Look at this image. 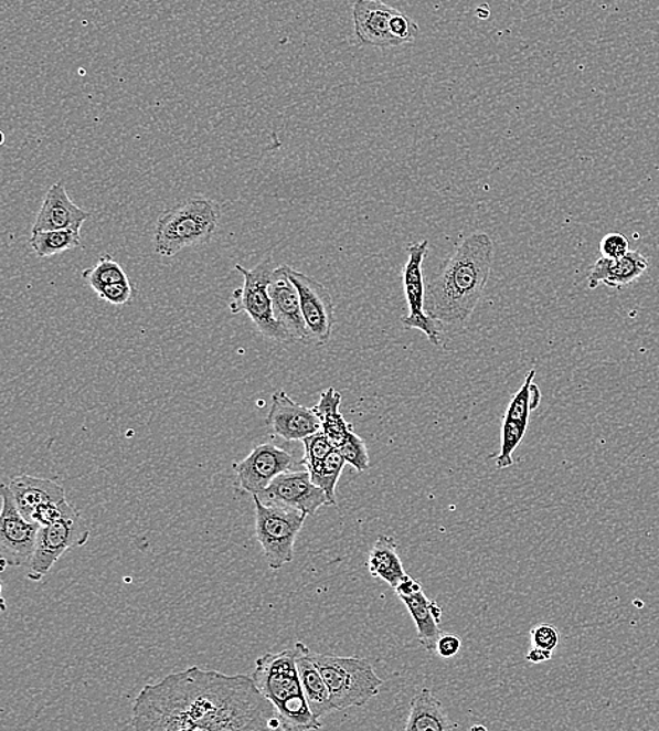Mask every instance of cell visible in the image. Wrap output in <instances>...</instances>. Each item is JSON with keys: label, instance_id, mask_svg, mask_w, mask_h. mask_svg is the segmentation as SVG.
<instances>
[{"label": "cell", "instance_id": "cell-1", "mask_svg": "<svg viewBox=\"0 0 659 731\" xmlns=\"http://www.w3.org/2000/svg\"><path fill=\"white\" fill-rule=\"evenodd\" d=\"M131 725L138 731L281 730L254 678L200 667L146 685L134 700Z\"/></svg>", "mask_w": 659, "mask_h": 731}, {"label": "cell", "instance_id": "cell-2", "mask_svg": "<svg viewBox=\"0 0 659 731\" xmlns=\"http://www.w3.org/2000/svg\"><path fill=\"white\" fill-rule=\"evenodd\" d=\"M493 255L491 236L481 231L467 235L427 283L426 312L439 324L443 338L466 331L491 276Z\"/></svg>", "mask_w": 659, "mask_h": 731}, {"label": "cell", "instance_id": "cell-3", "mask_svg": "<svg viewBox=\"0 0 659 731\" xmlns=\"http://www.w3.org/2000/svg\"><path fill=\"white\" fill-rule=\"evenodd\" d=\"M252 678L275 707L281 730L304 731L322 728L311 712L298 674L296 650L266 653L257 658Z\"/></svg>", "mask_w": 659, "mask_h": 731}, {"label": "cell", "instance_id": "cell-4", "mask_svg": "<svg viewBox=\"0 0 659 731\" xmlns=\"http://www.w3.org/2000/svg\"><path fill=\"white\" fill-rule=\"evenodd\" d=\"M219 205L204 198H192L164 211L157 221L156 252L172 257L180 251L208 244L219 229Z\"/></svg>", "mask_w": 659, "mask_h": 731}, {"label": "cell", "instance_id": "cell-5", "mask_svg": "<svg viewBox=\"0 0 659 731\" xmlns=\"http://www.w3.org/2000/svg\"><path fill=\"white\" fill-rule=\"evenodd\" d=\"M310 654L326 679L334 710L364 707L369 700L378 697L384 685L372 664L363 658Z\"/></svg>", "mask_w": 659, "mask_h": 731}, {"label": "cell", "instance_id": "cell-6", "mask_svg": "<svg viewBox=\"0 0 659 731\" xmlns=\"http://www.w3.org/2000/svg\"><path fill=\"white\" fill-rule=\"evenodd\" d=\"M354 34L363 45L393 49L414 43L419 38V25L408 14L381 2L357 0L353 4Z\"/></svg>", "mask_w": 659, "mask_h": 731}, {"label": "cell", "instance_id": "cell-7", "mask_svg": "<svg viewBox=\"0 0 659 731\" xmlns=\"http://www.w3.org/2000/svg\"><path fill=\"white\" fill-rule=\"evenodd\" d=\"M236 271L244 276V286L234 292L233 300L230 304L231 312L248 314L257 331L270 341L295 342L290 333L277 322L275 312H273L269 286L275 267H273L272 256H267L254 269H245L244 266L236 265Z\"/></svg>", "mask_w": 659, "mask_h": 731}, {"label": "cell", "instance_id": "cell-8", "mask_svg": "<svg viewBox=\"0 0 659 731\" xmlns=\"http://www.w3.org/2000/svg\"><path fill=\"white\" fill-rule=\"evenodd\" d=\"M255 502V532L272 570H280L295 559V544L307 515L297 509L266 504L257 496Z\"/></svg>", "mask_w": 659, "mask_h": 731}, {"label": "cell", "instance_id": "cell-9", "mask_svg": "<svg viewBox=\"0 0 659 731\" xmlns=\"http://www.w3.org/2000/svg\"><path fill=\"white\" fill-rule=\"evenodd\" d=\"M89 537L91 529L86 527L78 509L66 502L63 517L40 528L28 579L35 583L43 580L54 568L56 561L70 550L82 548Z\"/></svg>", "mask_w": 659, "mask_h": 731}, {"label": "cell", "instance_id": "cell-10", "mask_svg": "<svg viewBox=\"0 0 659 731\" xmlns=\"http://www.w3.org/2000/svg\"><path fill=\"white\" fill-rule=\"evenodd\" d=\"M408 261L403 271L405 300L408 304V316L401 318L406 329H418L435 347H442L443 332L439 324L426 312V285L424 277L425 257L429 254V241L424 240L406 246Z\"/></svg>", "mask_w": 659, "mask_h": 731}, {"label": "cell", "instance_id": "cell-11", "mask_svg": "<svg viewBox=\"0 0 659 731\" xmlns=\"http://www.w3.org/2000/svg\"><path fill=\"white\" fill-rule=\"evenodd\" d=\"M39 522L29 521L20 513L8 484L2 486V517H0V558L3 569L30 568L38 543Z\"/></svg>", "mask_w": 659, "mask_h": 731}, {"label": "cell", "instance_id": "cell-12", "mask_svg": "<svg viewBox=\"0 0 659 731\" xmlns=\"http://www.w3.org/2000/svg\"><path fill=\"white\" fill-rule=\"evenodd\" d=\"M287 275L300 295L304 321L310 332L311 342L323 347L332 338L334 306L328 288L304 273L287 266Z\"/></svg>", "mask_w": 659, "mask_h": 731}, {"label": "cell", "instance_id": "cell-13", "mask_svg": "<svg viewBox=\"0 0 659 731\" xmlns=\"http://www.w3.org/2000/svg\"><path fill=\"white\" fill-rule=\"evenodd\" d=\"M255 496L266 504L297 509L307 517H312L323 506H331L327 494L313 484L308 470L281 473L266 490Z\"/></svg>", "mask_w": 659, "mask_h": 731}, {"label": "cell", "instance_id": "cell-14", "mask_svg": "<svg viewBox=\"0 0 659 731\" xmlns=\"http://www.w3.org/2000/svg\"><path fill=\"white\" fill-rule=\"evenodd\" d=\"M293 462L290 453L275 444L256 446L244 460L233 465L236 487L240 492L261 494L277 476L290 470Z\"/></svg>", "mask_w": 659, "mask_h": 731}, {"label": "cell", "instance_id": "cell-15", "mask_svg": "<svg viewBox=\"0 0 659 731\" xmlns=\"http://www.w3.org/2000/svg\"><path fill=\"white\" fill-rule=\"evenodd\" d=\"M266 425L273 435L285 441H302L322 428L316 411L296 403L286 391L273 394Z\"/></svg>", "mask_w": 659, "mask_h": 731}, {"label": "cell", "instance_id": "cell-16", "mask_svg": "<svg viewBox=\"0 0 659 731\" xmlns=\"http://www.w3.org/2000/svg\"><path fill=\"white\" fill-rule=\"evenodd\" d=\"M269 293L277 322L290 333L293 341L311 342L310 332L304 321L300 295L287 275V265L273 271Z\"/></svg>", "mask_w": 659, "mask_h": 731}, {"label": "cell", "instance_id": "cell-17", "mask_svg": "<svg viewBox=\"0 0 659 731\" xmlns=\"http://www.w3.org/2000/svg\"><path fill=\"white\" fill-rule=\"evenodd\" d=\"M91 219L89 211L81 209L72 202L65 184L59 182L50 188L41 205L33 233L44 231L72 230L81 233L82 225Z\"/></svg>", "mask_w": 659, "mask_h": 731}, {"label": "cell", "instance_id": "cell-18", "mask_svg": "<svg viewBox=\"0 0 659 731\" xmlns=\"http://www.w3.org/2000/svg\"><path fill=\"white\" fill-rule=\"evenodd\" d=\"M648 259L638 251H628L617 259L600 256L591 267L588 286L594 290L597 286L623 287L631 285L648 271Z\"/></svg>", "mask_w": 659, "mask_h": 731}, {"label": "cell", "instance_id": "cell-19", "mask_svg": "<svg viewBox=\"0 0 659 731\" xmlns=\"http://www.w3.org/2000/svg\"><path fill=\"white\" fill-rule=\"evenodd\" d=\"M8 487L20 513L29 521H33L34 512L45 504L66 501L64 487L45 478L20 475L12 478Z\"/></svg>", "mask_w": 659, "mask_h": 731}, {"label": "cell", "instance_id": "cell-20", "mask_svg": "<svg viewBox=\"0 0 659 731\" xmlns=\"http://www.w3.org/2000/svg\"><path fill=\"white\" fill-rule=\"evenodd\" d=\"M295 650L304 695H306L307 702L310 704L313 716L321 720L323 716L334 710L331 693H329L326 679H323L321 671H319L316 663L312 661L310 648L304 645V643L297 642Z\"/></svg>", "mask_w": 659, "mask_h": 731}, {"label": "cell", "instance_id": "cell-21", "mask_svg": "<svg viewBox=\"0 0 659 731\" xmlns=\"http://www.w3.org/2000/svg\"><path fill=\"white\" fill-rule=\"evenodd\" d=\"M410 718L406 722V731H446L457 729L458 725L451 722L445 708L431 689L422 688L410 703Z\"/></svg>", "mask_w": 659, "mask_h": 731}, {"label": "cell", "instance_id": "cell-22", "mask_svg": "<svg viewBox=\"0 0 659 731\" xmlns=\"http://www.w3.org/2000/svg\"><path fill=\"white\" fill-rule=\"evenodd\" d=\"M368 568L370 574L385 581L394 590L406 575L403 561L396 552L395 540L385 537V534L379 537L372 550H370Z\"/></svg>", "mask_w": 659, "mask_h": 731}, {"label": "cell", "instance_id": "cell-23", "mask_svg": "<svg viewBox=\"0 0 659 731\" xmlns=\"http://www.w3.org/2000/svg\"><path fill=\"white\" fill-rule=\"evenodd\" d=\"M341 403V393H338L333 388H329L323 391L319 403L313 406V411H316L319 420H321V430L334 449H338L343 444V441L347 439L350 431H353L352 425L344 421L341 411H339Z\"/></svg>", "mask_w": 659, "mask_h": 731}, {"label": "cell", "instance_id": "cell-24", "mask_svg": "<svg viewBox=\"0 0 659 731\" xmlns=\"http://www.w3.org/2000/svg\"><path fill=\"white\" fill-rule=\"evenodd\" d=\"M401 601L408 607L412 619L415 622L421 646L426 651L436 653L437 640L442 633L439 622L432 614V600L427 598L424 591H419L412 595L401 596Z\"/></svg>", "mask_w": 659, "mask_h": 731}, {"label": "cell", "instance_id": "cell-25", "mask_svg": "<svg viewBox=\"0 0 659 731\" xmlns=\"http://www.w3.org/2000/svg\"><path fill=\"white\" fill-rule=\"evenodd\" d=\"M535 370H530L524 379L522 388L514 394L511 404L508 405L503 420L519 422V424L529 425V416L532 411L538 410L542 403V391L534 383Z\"/></svg>", "mask_w": 659, "mask_h": 731}, {"label": "cell", "instance_id": "cell-26", "mask_svg": "<svg viewBox=\"0 0 659 731\" xmlns=\"http://www.w3.org/2000/svg\"><path fill=\"white\" fill-rule=\"evenodd\" d=\"M81 233L72 230L44 231L32 233L30 245L39 257H51L63 252L79 248Z\"/></svg>", "mask_w": 659, "mask_h": 731}, {"label": "cell", "instance_id": "cell-27", "mask_svg": "<svg viewBox=\"0 0 659 731\" xmlns=\"http://www.w3.org/2000/svg\"><path fill=\"white\" fill-rule=\"evenodd\" d=\"M347 465L348 463L343 459L341 453L333 449L321 465L310 472L313 484L327 494L331 507L338 506L337 486L339 477L342 475L343 467Z\"/></svg>", "mask_w": 659, "mask_h": 731}, {"label": "cell", "instance_id": "cell-28", "mask_svg": "<svg viewBox=\"0 0 659 731\" xmlns=\"http://www.w3.org/2000/svg\"><path fill=\"white\" fill-rule=\"evenodd\" d=\"M82 277L96 293L113 283L130 282L125 269L110 254L102 255L94 267L82 272Z\"/></svg>", "mask_w": 659, "mask_h": 731}, {"label": "cell", "instance_id": "cell-29", "mask_svg": "<svg viewBox=\"0 0 659 731\" xmlns=\"http://www.w3.org/2000/svg\"><path fill=\"white\" fill-rule=\"evenodd\" d=\"M528 425L519 422L503 420L502 425V445L501 452L497 456V467L499 470L513 465V452L522 444L523 436L527 434Z\"/></svg>", "mask_w": 659, "mask_h": 731}, {"label": "cell", "instance_id": "cell-30", "mask_svg": "<svg viewBox=\"0 0 659 731\" xmlns=\"http://www.w3.org/2000/svg\"><path fill=\"white\" fill-rule=\"evenodd\" d=\"M301 442L304 444V456L300 465L306 467V470L308 472H312L313 468L321 465V463L327 459L329 453L334 449L322 430L316 432V434L307 436L306 439H302Z\"/></svg>", "mask_w": 659, "mask_h": 731}, {"label": "cell", "instance_id": "cell-31", "mask_svg": "<svg viewBox=\"0 0 659 731\" xmlns=\"http://www.w3.org/2000/svg\"><path fill=\"white\" fill-rule=\"evenodd\" d=\"M337 451L341 453L348 465L357 468L359 473H363L370 467L368 446H365L362 437L354 434L353 431H350L347 439Z\"/></svg>", "mask_w": 659, "mask_h": 731}, {"label": "cell", "instance_id": "cell-32", "mask_svg": "<svg viewBox=\"0 0 659 731\" xmlns=\"http://www.w3.org/2000/svg\"><path fill=\"white\" fill-rule=\"evenodd\" d=\"M134 292H136V288L130 282H120L103 287L97 296L100 300L113 304V306H125L131 300Z\"/></svg>", "mask_w": 659, "mask_h": 731}, {"label": "cell", "instance_id": "cell-33", "mask_svg": "<svg viewBox=\"0 0 659 731\" xmlns=\"http://www.w3.org/2000/svg\"><path fill=\"white\" fill-rule=\"evenodd\" d=\"M533 646L544 648V650L554 651L559 646L560 633L557 627L551 625L535 626L532 632Z\"/></svg>", "mask_w": 659, "mask_h": 731}, {"label": "cell", "instance_id": "cell-34", "mask_svg": "<svg viewBox=\"0 0 659 731\" xmlns=\"http://www.w3.org/2000/svg\"><path fill=\"white\" fill-rule=\"evenodd\" d=\"M627 252L628 240L623 234H607L600 241V255L604 257L617 259V257L625 256Z\"/></svg>", "mask_w": 659, "mask_h": 731}, {"label": "cell", "instance_id": "cell-35", "mask_svg": "<svg viewBox=\"0 0 659 731\" xmlns=\"http://www.w3.org/2000/svg\"><path fill=\"white\" fill-rule=\"evenodd\" d=\"M66 502L68 501L45 504L34 512L33 522H39L41 527L55 522L56 519L63 517Z\"/></svg>", "mask_w": 659, "mask_h": 731}, {"label": "cell", "instance_id": "cell-36", "mask_svg": "<svg viewBox=\"0 0 659 731\" xmlns=\"http://www.w3.org/2000/svg\"><path fill=\"white\" fill-rule=\"evenodd\" d=\"M461 648V640L455 635H442L437 640L436 653L442 658H451L457 656Z\"/></svg>", "mask_w": 659, "mask_h": 731}, {"label": "cell", "instance_id": "cell-37", "mask_svg": "<svg viewBox=\"0 0 659 731\" xmlns=\"http://www.w3.org/2000/svg\"><path fill=\"white\" fill-rule=\"evenodd\" d=\"M419 591H422L421 583L412 579V576L408 574H406L404 579L400 581V584L396 585L395 589L396 595H398L400 598L401 596L412 595Z\"/></svg>", "mask_w": 659, "mask_h": 731}, {"label": "cell", "instance_id": "cell-38", "mask_svg": "<svg viewBox=\"0 0 659 731\" xmlns=\"http://www.w3.org/2000/svg\"><path fill=\"white\" fill-rule=\"evenodd\" d=\"M554 651L544 650V648L533 646L528 653L527 660L532 664H542L553 658Z\"/></svg>", "mask_w": 659, "mask_h": 731}]
</instances>
